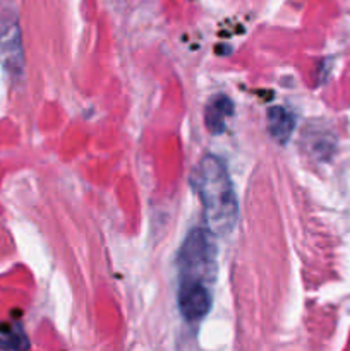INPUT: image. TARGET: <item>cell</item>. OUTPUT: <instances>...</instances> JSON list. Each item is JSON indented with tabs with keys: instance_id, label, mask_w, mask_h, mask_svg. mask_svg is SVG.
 Instances as JSON below:
<instances>
[{
	"instance_id": "obj_1",
	"label": "cell",
	"mask_w": 350,
	"mask_h": 351,
	"mask_svg": "<svg viewBox=\"0 0 350 351\" xmlns=\"http://www.w3.org/2000/svg\"><path fill=\"white\" fill-rule=\"evenodd\" d=\"M192 184L202 202L209 232L220 237L232 232L239 216V202L225 163L211 154L205 156L199 161Z\"/></svg>"
},
{
	"instance_id": "obj_2",
	"label": "cell",
	"mask_w": 350,
	"mask_h": 351,
	"mask_svg": "<svg viewBox=\"0 0 350 351\" xmlns=\"http://www.w3.org/2000/svg\"><path fill=\"white\" fill-rule=\"evenodd\" d=\"M178 283L209 285L216 278L215 235L208 228H194L178 250Z\"/></svg>"
},
{
	"instance_id": "obj_3",
	"label": "cell",
	"mask_w": 350,
	"mask_h": 351,
	"mask_svg": "<svg viewBox=\"0 0 350 351\" xmlns=\"http://www.w3.org/2000/svg\"><path fill=\"white\" fill-rule=\"evenodd\" d=\"M0 64L12 77H19L24 69L17 12L9 0H0Z\"/></svg>"
},
{
	"instance_id": "obj_4",
	"label": "cell",
	"mask_w": 350,
	"mask_h": 351,
	"mask_svg": "<svg viewBox=\"0 0 350 351\" xmlns=\"http://www.w3.org/2000/svg\"><path fill=\"white\" fill-rule=\"evenodd\" d=\"M209 287L199 283H178V308L187 321H199L211 308Z\"/></svg>"
},
{
	"instance_id": "obj_5",
	"label": "cell",
	"mask_w": 350,
	"mask_h": 351,
	"mask_svg": "<svg viewBox=\"0 0 350 351\" xmlns=\"http://www.w3.org/2000/svg\"><path fill=\"white\" fill-rule=\"evenodd\" d=\"M233 106L229 96L216 95L208 101L205 110L206 129L211 134H222L225 130V119L232 113Z\"/></svg>"
},
{
	"instance_id": "obj_6",
	"label": "cell",
	"mask_w": 350,
	"mask_h": 351,
	"mask_svg": "<svg viewBox=\"0 0 350 351\" xmlns=\"http://www.w3.org/2000/svg\"><path fill=\"white\" fill-rule=\"evenodd\" d=\"M268 129L278 144H287L295 129V119L283 106H271L268 110Z\"/></svg>"
},
{
	"instance_id": "obj_7",
	"label": "cell",
	"mask_w": 350,
	"mask_h": 351,
	"mask_svg": "<svg viewBox=\"0 0 350 351\" xmlns=\"http://www.w3.org/2000/svg\"><path fill=\"white\" fill-rule=\"evenodd\" d=\"M0 348L14 351L27 350L26 335L17 326H14V328H5L3 326V328H0Z\"/></svg>"
}]
</instances>
